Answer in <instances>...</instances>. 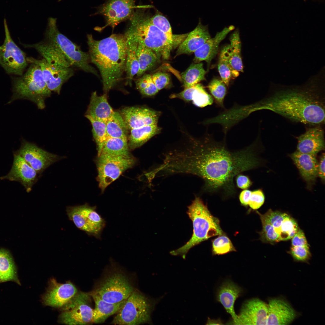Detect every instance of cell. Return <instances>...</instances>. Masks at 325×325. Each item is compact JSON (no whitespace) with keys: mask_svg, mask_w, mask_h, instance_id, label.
I'll return each mask as SVG.
<instances>
[{"mask_svg":"<svg viewBox=\"0 0 325 325\" xmlns=\"http://www.w3.org/2000/svg\"><path fill=\"white\" fill-rule=\"evenodd\" d=\"M236 251L230 240L224 234L219 235L212 241V252L214 255H223Z\"/></svg>","mask_w":325,"mask_h":325,"instance_id":"cell-45","label":"cell"},{"mask_svg":"<svg viewBox=\"0 0 325 325\" xmlns=\"http://www.w3.org/2000/svg\"><path fill=\"white\" fill-rule=\"evenodd\" d=\"M137 55L139 69L136 75L138 77L153 67L159 60L153 51L140 44H138Z\"/></svg>","mask_w":325,"mask_h":325,"instance_id":"cell-36","label":"cell"},{"mask_svg":"<svg viewBox=\"0 0 325 325\" xmlns=\"http://www.w3.org/2000/svg\"><path fill=\"white\" fill-rule=\"evenodd\" d=\"M62 0H58V2H60V1H61Z\"/></svg>","mask_w":325,"mask_h":325,"instance_id":"cell-56","label":"cell"},{"mask_svg":"<svg viewBox=\"0 0 325 325\" xmlns=\"http://www.w3.org/2000/svg\"><path fill=\"white\" fill-rule=\"evenodd\" d=\"M162 297L154 299L135 291L126 299L112 323L121 325L152 323L151 315Z\"/></svg>","mask_w":325,"mask_h":325,"instance_id":"cell-7","label":"cell"},{"mask_svg":"<svg viewBox=\"0 0 325 325\" xmlns=\"http://www.w3.org/2000/svg\"><path fill=\"white\" fill-rule=\"evenodd\" d=\"M208 87L217 104L224 107V101L227 93L226 85L221 80L217 78L212 79Z\"/></svg>","mask_w":325,"mask_h":325,"instance_id":"cell-42","label":"cell"},{"mask_svg":"<svg viewBox=\"0 0 325 325\" xmlns=\"http://www.w3.org/2000/svg\"><path fill=\"white\" fill-rule=\"evenodd\" d=\"M242 292L241 289L231 281H227L220 287L218 291L217 299L224 306L227 312L233 319L236 320L238 315L236 314L234 308L235 302Z\"/></svg>","mask_w":325,"mask_h":325,"instance_id":"cell-28","label":"cell"},{"mask_svg":"<svg viewBox=\"0 0 325 325\" xmlns=\"http://www.w3.org/2000/svg\"><path fill=\"white\" fill-rule=\"evenodd\" d=\"M256 212L260 216L262 224V230L259 233L261 240L264 243H270L281 241L279 234L264 215L261 214L258 211Z\"/></svg>","mask_w":325,"mask_h":325,"instance_id":"cell-40","label":"cell"},{"mask_svg":"<svg viewBox=\"0 0 325 325\" xmlns=\"http://www.w3.org/2000/svg\"><path fill=\"white\" fill-rule=\"evenodd\" d=\"M26 72L19 77L12 78L13 95L8 103L18 99L29 100L41 110L45 106L46 99L51 91L48 88L41 70L37 65L30 63Z\"/></svg>","mask_w":325,"mask_h":325,"instance_id":"cell-6","label":"cell"},{"mask_svg":"<svg viewBox=\"0 0 325 325\" xmlns=\"http://www.w3.org/2000/svg\"><path fill=\"white\" fill-rule=\"evenodd\" d=\"M136 88L143 95L151 96L155 95L159 90L155 85L152 75L145 74L135 81Z\"/></svg>","mask_w":325,"mask_h":325,"instance_id":"cell-41","label":"cell"},{"mask_svg":"<svg viewBox=\"0 0 325 325\" xmlns=\"http://www.w3.org/2000/svg\"><path fill=\"white\" fill-rule=\"evenodd\" d=\"M120 114L128 129L157 124L160 113L149 108L127 107L122 109Z\"/></svg>","mask_w":325,"mask_h":325,"instance_id":"cell-20","label":"cell"},{"mask_svg":"<svg viewBox=\"0 0 325 325\" xmlns=\"http://www.w3.org/2000/svg\"><path fill=\"white\" fill-rule=\"evenodd\" d=\"M207 27L200 21L196 28L188 34L179 46L176 56L194 52L211 38Z\"/></svg>","mask_w":325,"mask_h":325,"instance_id":"cell-23","label":"cell"},{"mask_svg":"<svg viewBox=\"0 0 325 325\" xmlns=\"http://www.w3.org/2000/svg\"><path fill=\"white\" fill-rule=\"evenodd\" d=\"M1 282H2V281H1V279H0V283Z\"/></svg>","mask_w":325,"mask_h":325,"instance_id":"cell-57","label":"cell"},{"mask_svg":"<svg viewBox=\"0 0 325 325\" xmlns=\"http://www.w3.org/2000/svg\"><path fill=\"white\" fill-rule=\"evenodd\" d=\"M130 131L128 145L130 148L134 149L140 147L152 137L158 134L161 128L156 124L133 129Z\"/></svg>","mask_w":325,"mask_h":325,"instance_id":"cell-31","label":"cell"},{"mask_svg":"<svg viewBox=\"0 0 325 325\" xmlns=\"http://www.w3.org/2000/svg\"><path fill=\"white\" fill-rule=\"evenodd\" d=\"M235 29L231 25L225 27L221 31L218 32L215 36L207 40L201 47L194 52L193 60L196 63L202 61H206L209 64L212 59L217 53L219 45L228 34Z\"/></svg>","mask_w":325,"mask_h":325,"instance_id":"cell-24","label":"cell"},{"mask_svg":"<svg viewBox=\"0 0 325 325\" xmlns=\"http://www.w3.org/2000/svg\"><path fill=\"white\" fill-rule=\"evenodd\" d=\"M290 253L295 260L303 262L308 260L311 255L308 246H292Z\"/></svg>","mask_w":325,"mask_h":325,"instance_id":"cell-48","label":"cell"},{"mask_svg":"<svg viewBox=\"0 0 325 325\" xmlns=\"http://www.w3.org/2000/svg\"><path fill=\"white\" fill-rule=\"evenodd\" d=\"M96 206L87 203L67 207L66 212L69 219L80 230L88 235L99 238L105 225V221L96 211Z\"/></svg>","mask_w":325,"mask_h":325,"instance_id":"cell-11","label":"cell"},{"mask_svg":"<svg viewBox=\"0 0 325 325\" xmlns=\"http://www.w3.org/2000/svg\"><path fill=\"white\" fill-rule=\"evenodd\" d=\"M315 156L297 151L290 155L302 177L308 182L314 181L318 175V164Z\"/></svg>","mask_w":325,"mask_h":325,"instance_id":"cell-26","label":"cell"},{"mask_svg":"<svg viewBox=\"0 0 325 325\" xmlns=\"http://www.w3.org/2000/svg\"><path fill=\"white\" fill-rule=\"evenodd\" d=\"M215 322L216 324H221L219 323H221V322H220L219 320H212L209 319L207 321V324H214V323Z\"/></svg>","mask_w":325,"mask_h":325,"instance_id":"cell-55","label":"cell"},{"mask_svg":"<svg viewBox=\"0 0 325 325\" xmlns=\"http://www.w3.org/2000/svg\"><path fill=\"white\" fill-rule=\"evenodd\" d=\"M187 213L193 223L192 237L183 246L170 252L172 255H180L184 259L189 250L194 246L211 237L224 234L219 219L212 215L200 197H195L188 207Z\"/></svg>","mask_w":325,"mask_h":325,"instance_id":"cell-5","label":"cell"},{"mask_svg":"<svg viewBox=\"0 0 325 325\" xmlns=\"http://www.w3.org/2000/svg\"><path fill=\"white\" fill-rule=\"evenodd\" d=\"M38 174L22 156L14 152L11 169L7 175L1 177L0 179L18 182L29 193L32 190L33 185L37 181Z\"/></svg>","mask_w":325,"mask_h":325,"instance_id":"cell-18","label":"cell"},{"mask_svg":"<svg viewBox=\"0 0 325 325\" xmlns=\"http://www.w3.org/2000/svg\"><path fill=\"white\" fill-rule=\"evenodd\" d=\"M325 154H323L318 164V175L324 181L325 179Z\"/></svg>","mask_w":325,"mask_h":325,"instance_id":"cell-54","label":"cell"},{"mask_svg":"<svg viewBox=\"0 0 325 325\" xmlns=\"http://www.w3.org/2000/svg\"><path fill=\"white\" fill-rule=\"evenodd\" d=\"M14 153L22 156L38 174H41L51 164L63 158L24 140L20 149Z\"/></svg>","mask_w":325,"mask_h":325,"instance_id":"cell-15","label":"cell"},{"mask_svg":"<svg viewBox=\"0 0 325 325\" xmlns=\"http://www.w3.org/2000/svg\"><path fill=\"white\" fill-rule=\"evenodd\" d=\"M229 45L228 54L231 67L232 79L237 77L240 72H243V64L241 57V42L239 31L236 29L231 35Z\"/></svg>","mask_w":325,"mask_h":325,"instance_id":"cell-30","label":"cell"},{"mask_svg":"<svg viewBox=\"0 0 325 325\" xmlns=\"http://www.w3.org/2000/svg\"><path fill=\"white\" fill-rule=\"evenodd\" d=\"M229 45L221 50L219 56L218 69L221 80L228 87L230 81L232 78V70L230 64L228 54Z\"/></svg>","mask_w":325,"mask_h":325,"instance_id":"cell-38","label":"cell"},{"mask_svg":"<svg viewBox=\"0 0 325 325\" xmlns=\"http://www.w3.org/2000/svg\"><path fill=\"white\" fill-rule=\"evenodd\" d=\"M292 238V246H309L304 233L299 228Z\"/></svg>","mask_w":325,"mask_h":325,"instance_id":"cell-51","label":"cell"},{"mask_svg":"<svg viewBox=\"0 0 325 325\" xmlns=\"http://www.w3.org/2000/svg\"><path fill=\"white\" fill-rule=\"evenodd\" d=\"M268 305L258 299H254L244 303L234 324L266 325Z\"/></svg>","mask_w":325,"mask_h":325,"instance_id":"cell-19","label":"cell"},{"mask_svg":"<svg viewBox=\"0 0 325 325\" xmlns=\"http://www.w3.org/2000/svg\"><path fill=\"white\" fill-rule=\"evenodd\" d=\"M298 228L296 221L288 215L283 221L277 232L280 240H287L292 238Z\"/></svg>","mask_w":325,"mask_h":325,"instance_id":"cell-44","label":"cell"},{"mask_svg":"<svg viewBox=\"0 0 325 325\" xmlns=\"http://www.w3.org/2000/svg\"><path fill=\"white\" fill-rule=\"evenodd\" d=\"M305 1H306V0H304Z\"/></svg>","mask_w":325,"mask_h":325,"instance_id":"cell-58","label":"cell"},{"mask_svg":"<svg viewBox=\"0 0 325 325\" xmlns=\"http://www.w3.org/2000/svg\"><path fill=\"white\" fill-rule=\"evenodd\" d=\"M266 325L289 324L296 317L297 314L290 305L283 299L274 298L268 301Z\"/></svg>","mask_w":325,"mask_h":325,"instance_id":"cell-22","label":"cell"},{"mask_svg":"<svg viewBox=\"0 0 325 325\" xmlns=\"http://www.w3.org/2000/svg\"><path fill=\"white\" fill-rule=\"evenodd\" d=\"M26 48L35 49L49 63L67 67L72 66L59 49L51 42L45 40L33 44H23Z\"/></svg>","mask_w":325,"mask_h":325,"instance_id":"cell-25","label":"cell"},{"mask_svg":"<svg viewBox=\"0 0 325 325\" xmlns=\"http://www.w3.org/2000/svg\"><path fill=\"white\" fill-rule=\"evenodd\" d=\"M77 293V288L71 282L61 283L53 278L50 280L48 289L42 296V301L46 305L63 308Z\"/></svg>","mask_w":325,"mask_h":325,"instance_id":"cell-17","label":"cell"},{"mask_svg":"<svg viewBox=\"0 0 325 325\" xmlns=\"http://www.w3.org/2000/svg\"><path fill=\"white\" fill-rule=\"evenodd\" d=\"M107 138H120L128 140V129L122 115L114 112L106 122Z\"/></svg>","mask_w":325,"mask_h":325,"instance_id":"cell-33","label":"cell"},{"mask_svg":"<svg viewBox=\"0 0 325 325\" xmlns=\"http://www.w3.org/2000/svg\"><path fill=\"white\" fill-rule=\"evenodd\" d=\"M136 0H107L99 8L98 13L105 17L106 23L101 29L109 26L113 29L129 19L134 12Z\"/></svg>","mask_w":325,"mask_h":325,"instance_id":"cell-16","label":"cell"},{"mask_svg":"<svg viewBox=\"0 0 325 325\" xmlns=\"http://www.w3.org/2000/svg\"><path fill=\"white\" fill-rule=\"evenodd\" d=\"M153 82L159 91L168 87L171 82L169 74L158 72L152 75Z\"/></svg>","mask_w":325,"mask_h":325,"instance_id":"cell-49","label":"cell"},{"mask_svg":"<svg viewBox=\"0 0 325 325\" xmlns=\"http://www.w3.org/2000/svg\"><path fill=\"white\" fill-rule=\"evenodd\" d=\"M324 132L321 125L311 126L297 137L298 152L316 155L324 149Z\"/></svg>","mask_w":325,"mask_h":325,"instance_id":"cell-21","label":"cell"},{"mask_svg":"<svg viewBox=\"0 0 325 325\" xmlns=\"http://www.w3.org/2000/svg\"><path fill=\"white\" fill-rule=\"evenodd\" d=\"M150 17L142 10L134 11L129 19V27L124 35L153 51L160 59H168L175 44V36L171 37L153 25Z\"/></svg>","mask_w":325,"mask_h":325,"instance_id":"cell-4","label":"cell"},{"mask_svg":"<svg viewBox=\"0 0 325 325\" xmlns=\"http://www.w3.org/2000/svg\"><path fill=\"white\" fill-rule=\"evenodd\" d=\"M256 142L242 149H229L224 141L209 136L195 141L184 150L164 155L162 167L167 175L188 174L204 181L203 189L207 193L228 198L235 196L234 178L238 174L256 168L260 161Z\"/></svg>","mask_w":325,"mask_h":325,"instance_id":"cell-1","label":"cell"},{"mask_svg":"<svg viewBox=\"0 0 325 325\" xmlns=\"http://www.w3.org/2000/svg\"><path fill=\"white\" fill-rule=\"evenodd\" d=\"M138 45L136 42L127 39V56L125 72L126 74L127 84H131L134 77L137 75L139 70L137 55Z\"/></svg>","mask_w":325,"mask_h":325,"instance_id":"cell-34","label":"cell"},{"mask_svg":"<svg viewBox=\"0 0 325 325\" xmlns=\"http://www.w3.org/2000/svg\"><path fill=\"white\" fill-rule=\"evenodd\" d=\"M107 94L98 96L93 92L91 98L86 114L94 119L106 122L114 111L108 103Z\"/></svg>","mask_w":325,"mask_h":325,"instance_id":"cell-27","label":"cell"},{"mask_svg":"<svg viewBox=\"0 0 325 325\" xmlns=\"http://www.w3.org/2000/svg\"><path fill=\"white\" fill-rule=\"evenodd\" d=\"M264 215L277 233L283 221L288 215L277 211H273L271 209Z\"/></svg>","mask_w":325,"mask_h":325,"instance_id":"cell-47","label":"cell"},{"mask_svg":"<svg viewBox=\"0 0 325 325\" xmlns=\"http://www.w3.org/2000/svg\"><path fill=\"white\" fill-rule=\"evenodd\" d=\"M28 63H33L40 67L48 89L59 94L63 85L74 74L72 68L52 64L44 59H37L27 57Z\"/></svg>","mask_w":325,"mask_h":325,"instance_id":"cell-14","label":"cell"},{"mask_svg":"<svg viewBox=\"0 0 325 325\" xmlns=\"http://www.w3.org/2000/svg\"><path fill=\"white\" fill-rule=\"evenodd\" d=\"M152 23L168 36L173 37L172 31L168 20L164 16L157 14L150 17Z\"/></svg>","mask_w":325,"mask_h":325,"instance_id":"cell-46","label":"cell"},{"mask_svg":"<svg viewBox=\"0 0 325 325\" xmlns=\"http://www.w3.org/2000/svg\"><path fill=\"white\" fill-rule=\"evenodd\" d=\"M90 295L80 292L62 308L61 323L70 325H85L92 323L93 309L90 305Z\"/></svg>","mask_w":325,"mask_h":325,"instance_id":"cell-13","label":"cell"},{"mask_svg":"<svg viewBox=\"0 0 325 325\" xmlns=\"http://www.w3.org/2000/svg\"><path fill=\"white\" fill-rule=\"evenodd\" d=\"M101 154L124 156L132 155L129 152L128 140L113 138H107Z\"/></svg>","mask_w":325,"mask_h":325,"instance_id":"cell-35","label":"cell"},{"mask_svg":"<svg viewBox=\"0 0 325 325\" xmlns=\"http://www.w3.org/2000/svg\"><path fill=\"white\" fill-rule=\"evenodd\" d=\"M85 116L91 122L92 127V132L98 149V156L100 154L103 144L107 138L106 122L94 119L85 115Z\"/></svg>","mask_w":325,"mask_h":325,"instance_id":"cell-39","label":"cell"},{"mask_svg":"<svg viewBox=\"0 0 325 325\" xmlns=\"http://www.w3.org/2000/svg\"><path fill=\"white\" fill-rule=\"evenodd\" d=\"M0 278L2 282L11 281L20 284L11 256L7 251L2 249H0Z\"/></svg>","mask_w":325,"mask_h":325,"instance_id":"cell-32","label":"cell"},{"mask_svg":"<svg viewBox=\"0 0 325 325\" xmlns=\"http://www.w3.org/2000/svg\"><path fill=\"white\" fill-rule=\"evenodd\" d=\"M251 191L247 189L241 191L239 195V198L241 205L245 206L248 205Z\"/></svg>","mask_w":325,"mask_h":325,"instance_id":"cell-53","label":"cell"},{"mask_svg":"<svg viewBox=\"0 0 325 325\" xmlns=\"http://www.w3.org/2000/svg\"><path fill=\"white\" fill-rule=\"evenodd\" d=\"M57 20L56 18H48L45 32L46 40L57 47L72 66L98 77L97 71L89 64L91 61L88 53L82 51L79 46L59 31L57 25Z\"/></svg>","mask_w":325,"mask_h":325,"instance_id":"cell-8","label":"cell"},{"mask_svg":"<svg viewBox=\"0 0 325 325\" xmlns=\"http://www.w3.org/2000/svg\"><path fill=\"white\" fill-rule=\"evenodd\" d=\"M192 101L196 106L203 107L212 104L213 98L206 91L202 85L199 83L194 85Z\"/></svg>","mask_w":325,"mask_h":325,"instance_id":"cell-43","label":"cell"},{"mask_svg":"<svg viewBox=\"0 0 325 325\" xmlns=\"http://www.w3.org/2000/svg\"><path fill=\"white\" fill-rule=\"evenodd\" d=\"M237 187L240 189L245 190L249 188L252 182L248 176L241 173L235 177Z\"/></svg>","mask_w":325,"mask_h":325,"instance_id":"cell-52","label":"cell"},{"mask_svg":"<svg viewBox=\"0 0 325 325\" xmlns=\"http://www.w3.org/2000/svg\"><path fill=\"white\" fill-rule=\"evenodd\" d=\"M206 73L202 63L192 64L181 74L184 87L185 88L193 86L205 80Z\"/></svg>","mask_w":325,"mask_h":325,"instance_id":"cell-37","label":"cell"},{"mask_svg":"<svg viewBox=\"0 0 325 325\" xmlns=\"http://www.w3.org/2000/svg\"><path fill=\"white\" fill-rule=\"evenodd\" d=\"M90 61L98 69L105 94L122 78L125 71L127 39L123 35L113 34L101 40L87 35Z\"/></svg>","mask_w":325,"mask_h":325,"instance_id":"cell-3","label":"cell"},{"mask_svg":"<svg viewBox=\"0 0 325 325\" xmlns=\"http://www.w3.org/2000/svg\"><path fill=\"white\" fill-rule=\"evenodd\" d=\"M134 291L127 277L115 272L106 277L91 292L107 302L115 303L126 300Z\"/></svg>","mask_w":325,"mask_h":325,"instance_id":"cell-10","label":"cell"},{"mask_svg":"<svg viewBox=\"0 0 325 325\" xmlns=\"http://www.w3.org/2000/svg\"><path fill=\"white\" fill-rule=\"evenodd\" d=\"M265 199L264 195L261 189L252 191L248 205L253 209H257L263 204Z\"/></svg>","mask_w":325,"mask_h":325,"instance_id":"cell-50","label":"cell"},{"mask_svg":"<svg viewBox=\"0 0 325 325\" xmlns=\"http://www.w3.org/2000/svg\"><path fill=\"white\" fill-rule=\"evenodd\" d=\"M135 162L132 155L124 156L101 154L98 156L97 179L102 192L124 172L132 168Z\"/></svg>","mask_w":325,"mask_h":325,"instance_id":"cell-9","label":"cell"},{"mask_svg":"<svg viewBox=\"0 0 325 325\" xmlns=\"http://www.w3.org/2000/svg\"><path fill=\"white\" fill-rule=\"evenodd\" d=\"M89 294L95 302L92 319V323H103L108 317L117 313L126 300L118 303H111L104 301L94 293L91 292Z\"/></svg>","mask_w":325,"mask_h":325,"instance_id":"cell-29","label":"cell"},{"mask_svg":"<svg viewBox=\"0 0 325 325\" xmlns=\"http://www.w3.org/2000/svg\"><path fill=\"white\" fill-rule=\"evenodd\" d=\"M310 82L302 86L282 87L250 105V113L266 110L291 121L311 126L325 123V96L322 85Z\"/></svg>","mask_w":325,"mask_h":325,"instance_id":"cell-2","label":"cell"},{"mask_svg":"<svg viewBox=\"0 0 325 325\" xmlns=\"http://www.w3.org/2000/svg\"><path fill=\"white\" fill-rule=\"evenodd\" d=\"M4 24L5 38L0 46V65L8 74L21 76L28 64L27 57L12 39L5 19Z\"/></svg>","mask_w":325,"mask_h":325,"instance_id":"cell-12","label":"cell"}]
</instances>
